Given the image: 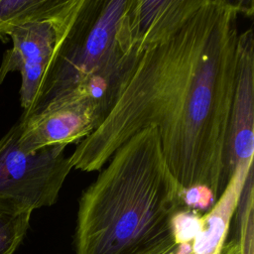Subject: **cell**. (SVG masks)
I'll list each match as a JSON object with an SVG mask.
<instances>
[{"label": "cell", "mask_w": 254, "mask_h": 254, "mask_svg": "<svg viewBox=\"0 0 254 254\" xmlns=\"http://www.w3.org/2000/svg\"><path fill=\"white\" fill-rule=\"evenodd\" d=\"M251 1L137 0L136 60L98 127L68 156L72 169L101 170L141 130H158L183 189L216 199L230 177L227 135L235 88L240 14Z\"/></svg>", "instance_id": "1"}, {"label": "cell", "mask_w": 254, "mask_h": 254, "mask_svg": "<svg viewBox=\"0 0 254 254\" xmlns=\"http://www.w3.org/2000/svg\"><path fill=\"white\" fill-rule=\"evenodd\" d=\"M183 188L155 127L122 144L78 199L75 254H140L173 237Z\"/></svg>", "instance_id": "2"}, {"label": "cell", "mask_w": 254, "mask_h": 254, "mask_svg": "<svg viewBox=\"0 0 254 254\" xmlns=\"http://www.w3.org/2000/svg\"><path fill=\"white\" fill-rule=\"evenodd\" d=\"M135 0H78L31 109L79 87L90 77L133 53L136 41Z\"/></svg>", "instance_id": "3"}, {"label": "cell", "mask_w": 254, "mask_h": 254, "mask_svg": "<svg viewBox=\"0 0 254 254\" xmlns=\"http://www.w3.org/2000/svg\"><path fill=\"white\" fill-rule=\"evenodd\" d=\"M18 121L0 139V198L32 211L51 206L72 170L64 146L37 151L19 145Z\"/></svg>", "instance_id": "4"}, {"label": "cell", "mask_w": 254, "mask_h": 254, "mask_svg": "<svg viewBox=\"0 0 254 254\" xmlns=\"http://www.w3.org/2000/svg\"><path fill=\"white\" fill-rule=\"evenodd\" d=\"M77 4L78 0H64L55 13L27 22L9 33L12 48L3 54L0 63V84L9 73L20 72L22 113L28 112L33 106L58 44Z\"/></svg>", "instance_id": "5"}, {"label": "cell", "mask_w": 254, "mask_h": 254, "mask_svg": "<svg viewBox=\"0 0 254 254\" xmlns=\"http://www.w3.org/2000/svg\"><path fill=\"white\" fill-rule=\"evenodd\" d=\"M103 113L89 96L72 90L27 118L18 119L19 145L26 151L77 144L102 122Z\"/></svg>", "instance_id": "6"}, {"label": "cell", "mask_w": 254, "mask_h": 254, "mask_svg": "<svg viewBox=\"0 0 254 254\" xmlns=\"http://www.w3.org/2000/svg\"><path fill=\"white\" fill-rule=\"evenodd\" d=\"M254 40L252 29L240 33L235 88L228 135L229 177L241 165H253L254 154Z\"/></svg>", "instance_id": "7"}, {"label": "cell", "mask_w": 254, "mask_h": 254, "mask_svg": "<svg viewBox=\"0 0 254 254\" xmlns=\"http://www.w3.org/2000/svg\"><path fill=\"white\" fill-rule=\"evenodd\" d=\"M64 0H0V41L7 43L9 33L27 22L58 11Z\"/></svg>", "instance_id": "8"}, {"label": "cell", "mask_w": 254, "mask_h": 254, "mask_svg": "<svg viewBox=\"0 0 254 254\" xmlns=\"http://www.w3.org/2000/svg\"><path fill=\"white\" fill-rule=\"evenodd\" d=\"M32 210L0 198V254H14L30 227Z\"/></svg>", "instance_id": "9"}, {"label": "cell", "mask_w": 254, "mask_h": 254, "mask_svg": "<svg viewBox=\"0 0 254 254\" xmlns=\"http://www.w3.org/2000/svg\"><path fill=\"white\" fill-rule=\"evenodd\" d=\"M200 213L182 208L173 217L172 233L174 241L180 244H191L201 226Z\"/></svg>", "instance_id": "10"}, {"label": "cell", "mask_w": 254, "mask_h": 254, "mask_svg": "<svg viewBox=\"0 0 254 254\" xmlns=\"http://www.w3.org/2000/svg\"><path fill=\"white\" fill-rule=\"evenodd\" d=\"M178 248L179 245L174 241V238L171 237L162 242L161 244L140 254H177Z\"/></svg>", "instance_id": "11"}]
</instances>
